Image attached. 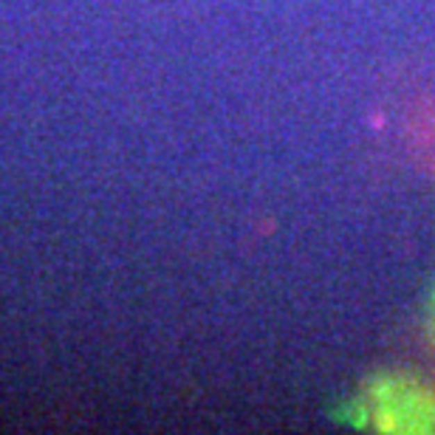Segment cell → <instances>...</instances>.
I'll return each mask as SVG.
<instances>
[{"instance_id":"cell-1","label":"cell","mask_w":435,"mask_h":435,"mask_svg":"<svg viewBox=\"0 0 435 435\" xmlns=\"http://www.w3.org/2000/svg\"><path fill=\"white\" fill-rule=\"evenodd\" d=\"M345 418L351 421L354 427H365V424H368V407H365V404H359V402H354L351 407L345 410Z\"/></svg>"}]
</instances>
